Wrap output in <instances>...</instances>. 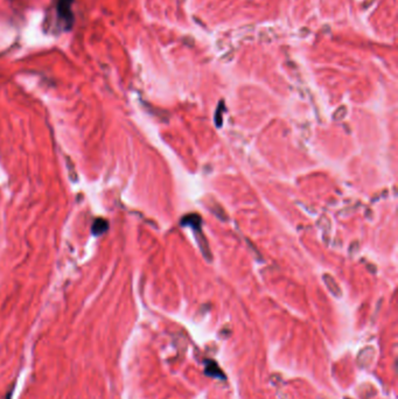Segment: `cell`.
Returning a JSON list of instances; mask_svg holds the SVG:
<instances>
[{"label":"cell","instance_id":"cell-1","mask_svg":"<svg viewBox=\"0 0 398 399\" xmlns=\"http://www.w3.org/2000/svg\"><path fill=\"white\" fill-rule=\"evenodd\" d=\"M74 0H57L56 14L64 31H71L75 24V16L73 12Z\"/></svg>","mask_w":398,"mask_h":399},{"label":"cell","instance_id":"cell-2","mask_svg":"<svg viewBox=\"0 0 398 399\" xmlns=\"http://www.w3.org/2000/svg\"><path fill=\"white\" fill-rule=\"evenodd\" d=\"M204 373L207 376L214 377V378H224L223 371L219 365L216 364L214 361H207L206 362V369H204Z\"/></svg>","mask_w":398,"mask_h":399},{"label":"cell","instance_id":"cell-3","mask_svg":"<svg viewBox=\"0 0 398 399\" xmlns=\"http://www.w3.org/2000/svg\"><path fill=\"white\" fill-rule=\"evenodd\" d=\"M108 222L104 219H97L92 224V233L96 236H101L102 233H104L106 230H108Z\"/></svg>","mask_w":398,"mask_h":399},{"label":"cell","instance_id":"cell-4","mask_svg":"<svg viewBox=\"0 0 398 399\" xmlns=\"http://www.w3.org/2000/svg\"><path fill=\"white\" fill-rule=\"evenodd\" d=\"M10 396H11V393L8 394V396H7V398H6V399H11V397H10Z\"/></svg>","mask_w":398,"mask_h":399}]
</instances>
